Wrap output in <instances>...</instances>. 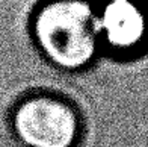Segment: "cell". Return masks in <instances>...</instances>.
Segmentation results:
<instances>
[{"instance_id":"cell-1","label":"cell","mask_w":148,"mask_h":147,"mask_svg":"<svg viewBox=\"0 0 148 147\" xmlns=\"http://www.w3.org/2000/svg\"><path fill=\"white\" fill-rule=\"evenodd\" d=\"M32 32L39 50L59 68H85L97 56V11L88 0L44 2L33 15Z\"/></svg>"},{"instance_id":"cell-2","label":"cell","mask_w":148,"mask_h":147,"mask_svg":"<svg viewBox=\"0 0 148 147\" xmlns=\"http://www.w3.org/2000/svg\"><path fill=\"white\" fill-rule=\"evenodd\" d=\"M12 129L27 147H73L80 133V120L66 100L38 94L17 105Z\"/></svg>"},{"instance_id":"cell-3","label":"cell","mask_w":148,"mask_h":147,"mask_svg":"<svg viewBox=\"0 0 148 147\" xmlns=\"http://www.w3.org/2000/svg\"><path fill=\"white\" fill-rule=\"evenodd\" d=\"M97 28L112 50L132 52L145 43L148 15L136 0H106L97 12Z\"/></svg>"}]
</instances>
